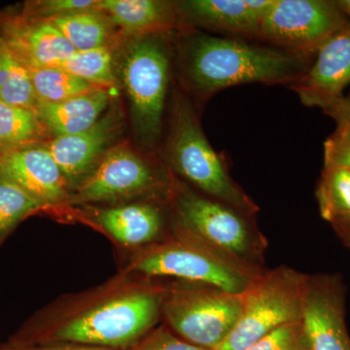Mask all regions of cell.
<instances>
[{
    "label": "cell",
    "instance_id": "obj_1",
    "mask_svg": "<svg viewBox=\"0 0 350 350\" xmlns=\"http://www.w3.org/2000/svg\"><path fill=\"white\" fill-rule=\"evenodd\" d=\"M165 291L167 285L122 271L98 286L53 301L7 347L70 342L126 350L155 328Z\"/></svg>",
    "mask_w": 350,
    "mask_h": 350
},
{
    "label": "cell",
    "instance_id": "obj_2",
    "mask_svg": "<svg viewBox=\"0 0 350 350\" xmlns=\"http://www.w3.org/2000/svg\"><path fill=\"white\" fill-rule=\"evenodd\" d=\"M178 36L182 80L202 101L238 85L292 86L306 75L314 59L256 41L214 36L199 29Z\"/></svg>",
    "mask_w": 350,
    "mask_h": 350
},
{
    "label": "cell",
    "instance_id": "obj_3",
    "mask_svg": "<svg viewBox=\"0 0 350 350\" xmlns=\"http://www.w3.org/2000/svg\"><path fill=\"white\" fill-rule=\"evenodd\" d=\"M172 231L180 232L251 276L261 275L266 238L252 217L174 179Z\"/></svg>",
    "mask_w": 350,
    "mask_h": 350
},
{
    "label": "cell",
    "instance_id": "obj_4",
    "mask_svg": "<svg viewBox=\"0 0 350 350\" xmlns=\"http://www.w3.org/2000/svg\"><path fill=\"white\" fill-rule=\"evenodd\" d=\"M165 159L170 170L198 192L254 217L259 206L232 178L227 163L204 135L194 105L176 93L170 114Z\"/></svg>",
    "mask_w": 350,
    "mask_h": 350
},
{
    "label": "cell",
    "instance_id": "obj_5",
    "mask_svg": "<svg viewBox=\"0 0 350 350\" xmlns=\"http://www.w3.org/2000/svg\"><path fill=\"white\" fill-rule=\"evenodd\" d=\"M172 34L159 32L128 38L117 57L133 130L138 142L146 148H155L162 137L172 75Z\"/></svg>",
    "mask_w": 350,
    "mask_h": 350
},
{
    "label": "cell",
    "instance_id": "obj_6",
    "mask_svg": "<svg viewBox=\"0 0 350 350\" xmlns=\"http://www.w3.org/2000/svg\"><path fill=\"white\" fill-rule=\"evenodd\" d=\"M308 280L286 266L265 269L243 292L238 323L215 350H246L278 327L303 319Z\"/></svg>",
    "mask_w": 350,
    "mask_h": 350
},
{
    "label": "cell",
    "instance_id": "obj_7",
    "mask_svg": "<svg viewBox=\"0 0 350 350\" xmlns=\"http://www.w3.org/2000/svg\"><path fill=\"white\" fill-rule=\"evenodd\" d=\"M125 271L145 278H176L178 282L211 285L234 294L243 293L256 278L174 231L157 243L138 248Z\"/></svg>",
    "mask_w": 350,
    "mask_h": 350
},
{
    "label": "cell",
    "instance_id": "obj_8",
    "mask_svg": "<svg viewBox=\"0 0 350 350\" xmlns=\"http://www.w3.org/2000/svg\"><path fill=\"white\" fill-rule=\"evenodd\" d=\"M241 310L243 293L177 282L167 285L162 317L170 330L186 342L215 350L234 330Z\"/></svg>",
    "mask_w": 350,
    "mask_h": 350
},
{
    "label": "cell",
    "instance_id": "obj_9",
    "mask_svg": "<svg viewBox=\"0 0 350 350\" xmlns=\"http://www.w3.org/2000/svg\"><path fill=\"white\" fill-rule=\"evenodd\" d=\"M347 25L338 0H275L257 41L314 59L324 43Z\"/></svg>",
    "mask_w": 350,
    "mask_h": 350
},
{
    "label": "cell",
    "instance_id": "obj_10",
    "mask_svg": "<svg viewBox=\"0 0 350 350\" xmlns=\"http://www.w3.org/2000/svg\"><path fill=\"white\" fill-rule=\"evenodd\" d=\"M174 179L130 145L116 144L73 191L69 202H116L142 196L170 197Z\"/></svg>",
    "mask_w": 350,
    "mask_h": 350
},
{
    "label": "cell",
    "instance_id": "obj_11",
    "mask_svg": "<svg viewBox=\"0 0 350 350\" xmlns=\"http://www.w3.org/2000/svg\"><path fill=\"white\" fill-rule=\"evenodd\" d=\"M347 287L340 273L308 275L303 322L312 350H350Z\"/></svg>",
    "mask_w": 350,
    "mask_h": 350
},
{
    "label": "cell",
    "instance_id": "obj_12",
    "mask_svg": "<svg viewBox=\"0 0 350 350\" xmlns=\"http://www.w3.org/2000/svg\"><path fill=\"white\" fill-rule=\"evenodd\" d=\"M123 126L121 112L113 107L89 130L53 137L43 144L63 172L71 195L116 145Z\"/></svg>",
    "mask_w": 350,
    "mask_h": 350
},
{
    "label": "cell",
    "instance_id": "obj_13",
    "mask_svg": "<svg viewBox=\"0 0 350 350\" xmlns=\"http://www.w3.org/2000/svg\"><path fill=\"white\" fill-rule=\"evenodd\" d=\"M0 179L19 188L44 207L70 202L68 182L43 144L0 149Z\"/></svg>",
    "mask_w": 350,
    "mask_h": 350
},
{
    "label": "cell",
    "instance_id": "obj_14",
    "mask_svg": "<svg viewBox=\"0 0 350 350\" xmlns=\"http://www.w3.org/2000/svg\"><path fill=\"white\" fill-rule=\"evenodd\" d=\"M273 2L275 0H183L175 1V6L181 27H200L257 42L262 19Z\"/></svg>",
    "mask_w": 350,
    "mask_h": 350
},
{
    "label": "cell",
    "instance_id": "obj_15",
    "mask_svg": "<svg viewBox=\"0 0 350 350\" xmlns=\"http://www.w3.org/2000/svg\"><path fill=\"white\" fill-rule=\"evenodd\" d=\"M0 36L27 69L59 68L76 52L50 21L0 14Z\"/></svg>",
    "mask_w": 350,
    "mask_h": 350
},
{
    "label": "cell",
    "instance_id": "obj_16",
    "mask_svg": "<svg viewBox=\"0 0 350 350\" xmlns=\"http://www.w3.org/2000/svg\"><path fill=\"white\" fill-rule=\"evenodd\" d=\"M350 84V25L332 36L317 52L312 66L290 86L304 105L322 110L344 96Z\"/></svg>",
    "mask_w": 350,
    "mask_h": 350
},
{
    "label": "cell",
    "instance_id": "obj_17",
    "mask_svg": "<svg viewBox=\"0 0 350 350\" xmlns=\"http://www.w3.org/2000/svg\"><path fill=\"white\" fill-rule=\"evenodd\" d=\"M94 215L107 234L128 247L138 250L165 237L167 217L158 200L98 208Z\"/></svg>",
    "mask_w": 350,
    "mask_h": 350
},
{
    "label": "cell",
    "instance_id": "obj_18",
    "mask_svg": "<svg viewBox=\"0 0 350 350\" xmlns=\"http://www.w3.org/2000/svg\"><path fill=\"white\" fill-rule=\"evenodd\" d=\"M105 13L126 38L174 32L181 27L175 1L165 0H98Z\"/></svg>",
    "mask_w": 350,
    "mask_h": 350
},
{
    "label": "cell",
    "instance_id": "obj_19",
    "mask_svg": "<svg viewBox=\"0 0 350 350\" xmlns=\"http://www.w3.org/2000/svg\"><path fill=\"white\" fill-rule=\"evenodd\" d=\"M112 98L109 90L100 88L61 103L38 101L36 111L52 138L76 135L100 121Z\"/></svg>",
    "mask_w": 350,
    "mask_h": 350
},
{
    "label": "cell",
    "instance_id": "obj_20",
    "mask_svg": "<svg viewBox=\"0 0 350 350\" xmlns=\"http://www.w3.org/2000/svg\"><path fill=\"white\" fill-rule=\"evenodd\" d=\"M64 34L76 52L116 45L117 27L98 9L50 21Z\"/></svg>",
    "mask_w": 350,
    "mask_h": 350
},
{
    "label": "cell",
    "instance_id": "obj_21",
    "mask_svg": "<svg viewBox=\"0 0 350 350\" xmlns=\"http://www.w3.org/2000/svg\"><path fill=\"white\" fill-rule=\"evenodd\" d=\"M51 138L36 111L0 100V149L44 144Z\"/></svg>",
    "mask_w": 350,
    "mask_h": 350
},
{
    "label": "cell",
    "instance_id": "obj_22",
    "mask_svg": "<svg viewBox=\"0 0 350 350\" xmlns=\"http://www.w3.org/2000/svg\"><path fill=\"white\" fill-rule=\"evenodd\" d=\"M0 100L36 111L38 100L29 69L7 47L0 36Z\"/></svg>",
    "mask_w": 350,
    "mask_h": 350
},
{
    "label": "cell",
    "instance_id": "obj_23",
    "mask_svg": "<svg viewBox=\"0 0 350 350\" xmlns=\"http://www.w3.org/2000/svg\"><path fill=\"white\" fill-rule=\"evenodd\" d=\"M113 46L75 52L59 68L98 88L115 89L119 84Z\"/></svg>",
    "mask_w": 350,
    "mask_h": 350
},
{
    "label": "cell",
    "instance_id": "obj_24",
    "mask_svg": "<svg viewBox=\"0 0 350 350\" xmlns=\"http://www.w3.org/2000/svg\"><path fill=\"white\" fill-rule=\"evenodd\" d=\"M315 198L320 216L331 224L350 214V172L342 167L323 165Z\"/></svg>",
    "mask_w": 350,
    "mask_h": 350
},
{
    "label": "cell",
    "instance_id": "obj_25",
    "mask_svg": "<svg viewBox=\"0 0 350 350\" xmlns=\"http://www.w3.org/2000/svg\"><path fill=\"white\" fill-rule=\"evenodd\" d=\"M29 71L38 101L61 103L100 89L61 68H32Z\"/></svg>",
    "mask_w": 350,
    "mask_h": 350
},
{
    "label": "cell",
    "instance_id": "obj_26",
    "mask_svg": "<svg viewBox=\"0 0 350 350\" xmlns=\"http://www.w3.org/2000/svg\"><path fill=\"white\" fill-rule=\"evenodd\" d=\"M43 207L19 188L0 179V243L21 221Z\"/></svg>",
    "mask_w": 350,
    "mask_h": 350
},
{
    "label": "cell",
    "instance_id": "obj_27",
    "mask_svg": "<svg viewBox=\"0 0 350 350\" xmlns=\"http://www.w3.org/2000/svg\"><path fill=\"white\" fill-rule=\"evenodd\" d=\"M246 350H312L303 319L278 327Z\"/></svg>",
    "mask_w": 350,
    "mask_h": 350
},
{
    "label": "cell",
    "instance_id": "obj_28",
    "mask_svg": "<svg viewBox=\"0 0 350 350\" xmlns=\"http://www.w3.org/2000/svg\"><path fill=\"white\" fill-rule=\"evenodd\" d=\"M98 0H32L25 1L20 15L27 19L53 21L96 8Z\"/></svg>",
    "mask_w": 350,
    "mask_h": 350
},
{
    "label": "cell",
    "instance_id": "obj_29",
    "mask_svg": "<svg viewBox=\"0 0 350 350\" xmlns=\"http://www.w3.org/2000/svg\"><path fill=\"white\" fill-rule=\"evenodd\" d=\"M126 350H211L186 342L167 325L155 327Z\"/></svg>",
    "mask_w": 350,
    "mask_h": 350
},
{
    "label": "cell",
    "instance_id": "obj_30",
    "mask_svg": "<svg viewBox=\"0 0 350 350\" xmlns=\"http://www.w3.org/2000/svg\"><path fill=\"white\" fill-rule=\"evenodd\" d=\"M324 165L350 172V126H340L324 142Z\"/></svg>",
    "mask_w": 350,
    "mask_h": 350
},
{
    "label": "cell",
    "instance_id": "obj_31",
    "mask_svg": "<svg viewBox=\"0 0 350 350\" xmlns=\"http://www.w3.org/2000/svg\"><path fill=\"white\" fill-rule=\"evenodd\" d=\"M322 111L333 119L337 126H350V94L340 96Z\"/></svg>",
    "mask_w": 350,
    "mask_h": 350
},
{
    "label": "cell",
    "instance_id": "obj_32",
    "mask_svg": "<svg viewBox=\"0 0 350 350\" xmlns=\"http://www.w3.org/2000/svg\"><path fill=\"white\" fill-rule=\"evenodd\" d=\"M1 350H116L107 347H96L81 344H70V342H59V344H48L31 345V347H6Z\"/></svg>",
    "mask_w": 350,
    "mask_h": 350
},
{
    "label": "cell",
    "instance_id": "obj_33",
    "mask_svg": "<svg viewBox=\"0 0 350 350\" xmlns=\"http://www.w3.org/2000/svg\"><path fill=\"white\" fill-rule=\"evenodd\" d=\"M332 228L336 236L350 252V214L332 222Z\"/></svg>",
    "mask_w": 350,
    "mask_h": 350
},
{
    "label": "cell",
    "instance_id": "obj_34",
    "mask_svg": "<svg viewBox=\"0 0 350 350\" xmlns=\"http://www.w3.org/2000/svg\"><path fill=\"white\" fill-rule=\"evenodd\" d=\"M338 5L340 6L342 10L344 11L349 19V24L350 25V0H338Z\"/></svg>",
    "mask_w": 350,
    "mask_h": 350
},
{
    "label": "cell",
    "instance_id": "obj_35",
    "mask_svg": "<svg viewBox=\"0 0 350 350\" xmlns=\"http://www.w3.org/2000/svg\"><path fill=\"white\" fill-rule=\"evenodd\" d=\"M0 350H1V349H0Z\"/></svg>",
    "mask_w": 350,
    "mask_h": 350
}]
</instances>
